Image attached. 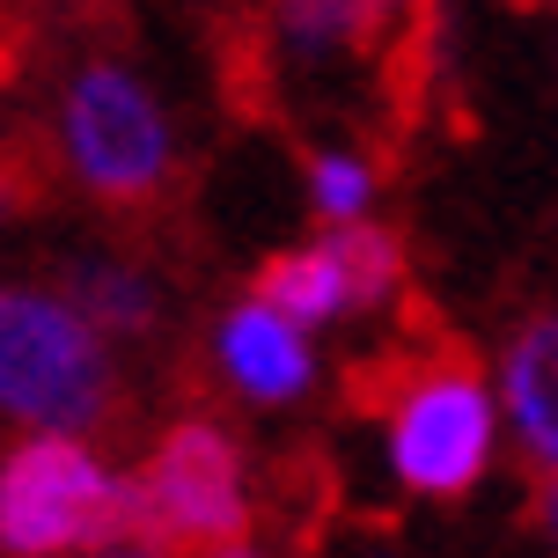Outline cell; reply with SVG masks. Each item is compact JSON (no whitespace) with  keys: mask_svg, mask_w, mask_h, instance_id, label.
Instances as JSON below:
<instances>
[{"mask_svg":"<svg viewBox=\"0 0 558 558\" xmlns=\"http://www.w3.org/2000/svg\"><path fill=\"white\" fill-rule=\"evenodd\" d=\"M0 221H8V192H0Z\"/></svg>","mask_w":558,"mask_h":558,"instance_id":"cell-15","label":"cell"},{"mask_svg":"<svg viewBox=\"0 0 558 558\" xmlns=\"http://www.w3.org/2000/svg\"><path fill=\"white\" fill-rule=\"evenodd\" d=\"M198 558H257V551H243V544H214V551H198Z\"/></svg>","mask_w":558,"mask_h":558,"instance_id":"cell-13","label":"cell"},{"mask_svg":"<svg viewBox=\"0 0 558 558\" xmlns=\"http://www.w3.org/2000/svg\"><path fill=\"white\" fill-rule=\"evenodd\" d=\"M66 294L82 302V316L96 324V331H125L133 338V331L155 324V294H147V279L125 272V265H82Z\"/></svg>","mask_w":558,"mask_h":558,"instance_id":"cell-10","label":"cell"},{"mask_svg":"<svg viewBox=\"0 0 558 558\" xmlns=\"http://www.w3.org/2000/svg\"><path fill=\"white\" fill-rule=\"evenodd\" d=\"M66 162L88 192L147 198L169 177V125L162 104L125 66H88L66 88Z\"/></svg>","mask_w":558,"mask_h":558,"instance_id":"cell-5","label":"cell"},{"mask_svg":"<svg viewBox=\"0 0 558 558\" xmlns=\"http://www.w3.org/2000/svg\"><path fill=\"white\" fill-rule=\"evenodd\" d=\"M0 412L88 434L111 412V353L74 294L0 287Z\"/></svg>","mask_w":558,"mask_h":558,"instance_id":"cell-1","label":"cell"},{"mask_svg":"<svg viewBox=\"0 0 558 558\" xmlns=\"http://www.w3.org/2000/svg\"><path fill=\"white\" fill-rule=\"evenodd\" d=\"M133 530V507L82 434L37 426L0 463V551L8 558H88Z\"/></svg>","mask_w":558,"mask_h":558,"instance_id":"cell-2","label":"cell"},{"mask_svg":"<svg viewBox=\"0 0 558 558\" xmlns=\"http://www.w3.org/2000/svg\"><path fill=\"white\" fill-rule=\"evenodd\" d=\"M88 558H169V551L147 544V536H133V544H104V551H88Z\"/></svg>","mask_w":558,"mask_h":558,"instance_id":"cell-12","label":"cell"},{"mask_svg":"<svg viewBox=\"0 0 558 558\" xmlns=\"http://www.w3.org/2000/svg\"><path fill=\"white\" fill-rule=\"evenodd\" d=\"M500 412L536 471H558V316L514 331L500 361Z\"/></svg>","mask_w":558,"mask_h":558,"instance_id":"cell-7","label":"cell"},{"mask_svg":"<svg viewBox=\"0 0 558 558\" xmlns=\"http://www.w3.org/2000/svg\"><path fill=\"white\" fill-rule=\"evenodd\" d=\"M125 507H133V536L162 544V551L243 544V522H251L243 463H235L221 426H177L147 456V471L125 485Z\"/></svg>","mask_w":558,"mask_h":558,"instance_id":"cell-3","label":"cell"},{"mask_svg":"<svg viewBox=\"0 0 558 558\" xmlns=\"http://www.w3.org/2000/svg\"><path fill=\"white\" fill-rule=\"evenodd\" d=\"M308 198H316V214L324 221H361L367 198H375V169L361 162V155H324V162L308 169Z\"/></svg>","mask_w":558,"mask_h":558,"instance_id":"cell-11","label":"cell"},{"mask_svg":"<svg viewBox=\"0 0 558 558\" xmlns=\"http://www.w3.org/2000/svg\"><path fill=\"white\" fill-rule=\"evenodd\" d=\"M257 294L279 308V316H294V324H331V316H345V308H361V294H353V272H345V257H338V243H308V251H287L265 265V279H257Z\"/></svg>","mask_w":558,"mask_h":558,"instance_id":"cell-8","label":"cell"},{"mask_svg":"<svg viewBox=\"0 0 558 558\" xmlns=\"http://www.w3.org/2000/svg\"><path fill=\"white\" fill-rule=\"evenodd\" d=\"M493 441H500V397L463 367L418 375L390 418V471L404 493L426 500H463L477 477L493 471Z\"/></svg>","mask_w":558,"mask_h":558,"instance_id":"cell-4","label":"cell"},{"mask_svg":"<svg viewBox=\"0 0 558 558\" xmlns=\"http://www.w3.org/2000/svg\"><path fill=\"white\" fill-rule=\"evenodd\" d=\"M221 367H228V383H235L243 397H257V404H287V397H302L308 375H316V361H308V324L279 316L265 294L243 302V308H228Z\"/></svg>","mask_w":558,"mask_h":558,"instance_id":"cell-6","label":"cell"},{"mask_svg":"<svg viewBox=\"0 0 558 558\" xmlns=\"http://www.w3.org/2000/svg\"><path fill=\"white\" fill-rule=\"evenodd\" d=\"M397 15V0H287V37L302 52H353Z\"/></svg>","mask_w":558,"mask_h":558,"instance_id":"cell-9","label":"cell"},{"mask_svg":"<svg viewBox=\"0 0 558 558\" xmlns=\"http://www.w3.org/2000/svg\"><path fill=\"white\" fill-rule=\"evenodd\" d=\"M551 530H558V471H551Z\"/></svg>","mask_w":558,"mask_h":558,"instance_id":"cell-14","label":"cell"}]
</instances>
